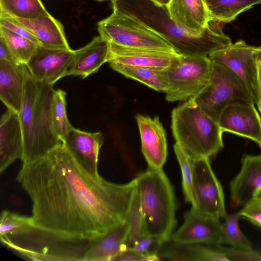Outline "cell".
I'll use <instances>...</instances> for the list:
<instances>
[{
	"instance_id": "8d00e7d4",
	"label": "cell",
	"mask_w": 261,
	"mask_h": 261,
	"mask_svg": "<svg viewBox=\"0 0 261 261\" xmlns=\"http://www.w3.org/2000/svg\"><path fill=\"white\" fill-rule=\"evenodd\" d=\"M116 260H154L149 256L141 253L133 247H126L122 250L114 258Z\"/></svg>"
},
{
	"instance_id": "e575fe53",
	"label": "cell",
	"mask_w": 261,
	"mask_h": 261,
	"mask_svg": "<svg viewBox=\"0 0 261 261\" xmlns=\"http://www.w3.org/2000/svg\"><path fill=\"white\" fill-rule=\"evenodd\" d=\"M0 26L5 28L38 45H41L34 34L13 17L0 15Z\"/></svg>"
},
{
	"instance_id": "f1b7e54d",
	"label": "cell",
	"mask_w": 261,
	"mask_h": 261,
	"mask_svg": "<svg viewBox=\"0 0 261 261\" xmlns=\"http://www.w3.org/2000/svg\"><path fill=\"white\" fill-rule=\"evenodd\" d=\"M66 95V92L61 89L54 90L50 105L53 128L62 141L73 127L67 115Z\"/></svg>"
},
{
	"instance_id": "f35d334b",
	"label": "cell",
	"mask_w": 261,
	"mask_h": 261,
	"mask_svg": "<svg viewBox=\"0 0 261 261\" xmlns=\"http://www.w3.org/2000/svg\"><path fill=\"white\" fill-rule=\"evenodd\" d=\"M256 65L258 72V102L257 105L258 110L261 114V66L257 62Z\"/></svg>"
},
{
	"instance_id": "6da1fadb",
	"label": "cell",
	"mask_w": 261,
	"mask_h": 261,
	"mask_svg": "<svg viewBox=\"0 0 261 261\" xmlns=\"http://www.w3.org/2000/svg\"><path fill=\"white\" fill-rule=\"evenodd\" d=\"M17 181L32 201V225L61 241H92L127 219L137 183L116 184L84 170L63 143L22 165Z\"/></svg>"
},
{
	"instance_id": "4316f807",
	"label": "cell",
	"mask_w": 261,
	"mask_h": 261,
	"mask_svg": "<svg viewBox=\"0 0 261 261\" xmlns=\"http://www.w3.org/2000/svg\"><path fill=\"white\" fill-rule=\"evenodd\" d=\"M0 15L26 19L49 14L41 0H0Z\"/></svg>"
},
{
	"instance_id": "52a82bcc",
	"label": "cell",
	"mask_w": 261,
	"mask_h": 261,
	"mask_svg": "<svg viewBox=\"0 0 261 261\" xmlns=\"http://www.w3.org/2000/svg\"><path fill=\"white\" fill-rule=\"evenodd\" d=\"M212 67L208 57L181 55L178 64L161 71L166 99L185 101L196 96L208 83Z\"/></svg>"
},
{
	"instance_id": "ab89813d",
	"label": "cell",
	"mask_w": 261,
	"mask_h": 261,
	"mask_svg": "<svg viewBox=\"0 0 261 261\" xmlns=\"http://www.w3.org/2000/svg\"><path fill=\"white\" fill-rule=\"evenodd\" d=\"M253 55L256 61H257L261 66V46L255 47Z\"/></svg>"
},
{
	"instance_id": "ba28073f",
	"label": "cell",
	"mask_w": 261,
	"mask_h": 261,
	"mask_svg": "<svg viewBox=\"0 0 261 261\" xmlns=\"http://www.w3.org/2000/svg\"><path fill=\"white\" fill-rule=\"evenodd\" d=\"M97 31L109 43L118 45L176 53L161 36L135 20L114 11L97 23Z\"/></svg>"
},
{
	"instance_id": "603a6c76",
	"label": "cell",
	"mask_w": 261,
	"mask_h": 261,
	"mask_svg": "<svg viewBox=\"0 0 261 261\" xmlns=\"http://www.w3.org/2000/svg\"><path fill=\"white\" fill-rule=\"evenodd\" d=\"M167 8L171 19L194 36L200 35L211 19L204 0H170Z\"/></svg>"
},
{
	"instance_id": "d590c367",
	"label": "cell",
	"mask_w": 261,
	"mask_h": 261,
	"mask_svg": "<svg viewBox=\"0 0 261 261\" xmlns=\"http://www.w3.org/2000/svg\"><path fill=\"white\" fill-rule=\"evenodd\" d=\"M238 212L241 217L261 227V200L254 198Z\"/></svg>"
},
{
	"instance_id": "7bdbcfd3",
	"label": "cell",
	"mask_w": 261,
	"mask_h": 261,
	"mask_svg": "<svg viewBox=\"0 0 261 261\" xmlns=\"http://www.w3.org/2000/svg\"><path fill=\"white\" fill-rule=\"evenodd\" d=\"M96 1H97L98 2H103V1H106V0H96Z\"/></svg>"
},
{
	"instance_id": "d6986e66",
	"label": "cell",
	"mask_w": 261,
	"mask_h": 261,
	"mask_svg": "<svg viewBox=\"0 0 261 261\" xmlns=\"http://www.w3.org/2000/svg\"><path fill=\"white\" fill-rule=\"evenodd\" d=\"M23 150L21 126L18 113L8 109L0 119V172L4 173Z\"/></svg>"
},
{
	"instance_id": "f546056e",
	"label": "cell",
	"mask_w": 261,
	"mask_h": 261,
	"mask_svg": "<svg viewBox=\"0 0 261 261\" xmlns=\"http://www.w3.org/2000/svg\"><path fill=\"white\" fill-rule=\"evenodd\" d=\"M240 217L239 212L226 215L224 222L222 223V244H228L239 249L252 250L251 243L239 227V219Z\"/></svg>"
},
{
	"instance_id": "2e32d148",
	"label": "cell",
	"mask_w": 261,
	"mask_h": 261,
	"mask_svg": "<svg viewBox=\"0 0 261 261\" xmlns=\"http://www.w3.org/2000/svg\"><path fill=\"white\" fill-rule=\"evenodd\" d=\"M62 142L84 170L94 177L100 176L97 168L103 142L100 132L90 133L72 127Z\"/></svg>"
},
{
	"instance_id": "74e56055",
	"label": "cell",
	"mask_w": 261,
	"mask_h": 261,
	"mask_svg": "<svg viewBox=\"0 0 261 261\" xmlns=\"http://www.w3.org/2000/svg\"><path fill=\"white\" fill-rule=\"evenodd\" d=\"M0 60L15 64H20L15 59L7 44L0 36Z\"/></svg>"
},
{
	"instance_id": "ac0fdd59",
	"label": "cell",
	"mask_w": 261,
	"mask_h": 261,
	"mask_svg": "<svg viewBox=\"0 0 261 261\" xmlns=\"http://www.w3.org/2000/svg\"><path fill=\"white\" fill-rule=\"evenodd\" d=\"M231 205L244 206L261 188V154L244 155L241 168L229 185Z\"/></svg>"
},
{
	"instance_id": "ee69618b",
	"label": "cell",
	"mask_w": 261,
	"mask_h": 261,
	"mask_svg": "<svg viewBox=\"0 0 261 261\" xmlns=\"http://www.w3.org/2000/svg\"><path fill=\"white\" fill-rule=\"evenodd\" d=\"M208 0H204V1L205 2V3Z\"/></svg>"
},
{
	"instance_id": "5b68a950",
	"label": "cell",
	"mask_w": 261,
	"mask_h": 261,
	"mask_svg": "<svg viewBox=\"0 0 261 261\" xmlns=\"http://www.w3.org/2000/svg\"><path fill=\"white\" fill-rule=\"evenodd\" d=\"M171 128L175 143L192 158L210 159L223 147V132L218 122L193 98L173 109Z\"/></svg>"
},
{
	"instance_id": "484cf974",
	"label": "cell",
	"mask_w": 261,
	"mask_h": 261,
	"mask_svg": "<svg viewBox=\"0 0 261 261\" xmlns=\"http://www.w3.org/2000/svg\"><path fill=\"white\" fill-rule=\"evenodd\" d=\"M115 71L125 76L136 80L158 91L164 92L166 84L160 70L147 67L108 63Z\"/></svg>"
},
{
	"instance_id": "8992f818",
	"label": "cell",
	"mask_w": 261,
	"mask_h": 261,
	"mask_svg": "<svg viewBox=\"0 0 261 261\" xmlns=\"http://www.w3.org/2000/svg\"><path fill=\"white\" fill-rule=\"evenodd\" d=\"M192 98L206 114L217 122L222 110L229 105H254L240 79L226 66L214 62L208 83Z\"/></svg>"
},
{
	"instance_id": "4dcf8cb0",
	"label": "cell",
	"mask_w": 261,
	"mask_h": 261,
	"mask_svg": "<svg viewBox=\"0 0 261 261\" xmlns=\"http://www.w3.org/2000/svg\"><path fill=\"white\" fill-rule=\"evenodd\" d=\"M0 36L3 38L16 60L27 64L38 44L0 26Z\"/></svg>"
},
{
	"instance_id": "e0dca14e",
	"label": "cell",
	"mask_w": 261,
	"mask_h": 261,
	"mask_svg": "<svg viewBox=\"0 0 261 261\" xmlns=\"http://www.w3.org/2000/svg\"><path fill=\"white\" fill-rule=\"evenodd\" d=\"M158 255L171 260L234 261V250L204 244H178L170 240L163 244Z\"/></svg>"
},
{
	"instance_id": "cb8c5ba5",
	"label": "cell",
	"mask_w": 261,
	"mask_h": 261,
	"mask_svg": "<svg viewBox=\"0 0 261 261\" xmlns=\"http://www.w3.org/2000/svg\"><path fill=\"white\" fill-rule=\"evenodd\" d=\"M14 18L31 32L41 45L54 48L71 49L63 25L50 14L32 19Z\"/></svg>"
},
{
	"instance_id": "7c38bea8",
	"label": "cell",
	"mask_w": 261,
	"mask_h": 261,
	"mask_svg": "<svg viewBox=\"0 0 261 261\" xmlns=\"http://www.w3.org/2000/svg\"><path fill=\"white\" fill-rule=\"evenodd\" d=\"M222 222L219 219L201 214L191 207L184 214L182 225L171 236L178 244H204L221 246Z\"/></svg>"
},
{
	"instance_id": "ffe728a7",
	"label": "cell",
	"mask_w": 261,
	"mask_h": 261,
	"mask_svg": "<svg viewBox=\"0 0 261 261\" xmlns=\"http://www.w3.org/2000/svg\"><path fill=\"white\" fill-rule=\"evenodd\" d=\"M28 68L24 64L0 60V98L8 109L19 113Z\"/></svg>"
},
{
	"instance_id": "44dd1931",
	"label": "cell",
	"mask_w": 261,
	"mask_h": 261,
	"mask_svg": "<svg viewBox=\"0 0 261 261\" xmlns=\"http://www.w3.org/2000/svg\"><path fill=\"white\" fill-rule=\"evenodd\" d=\"M129 223L126 219L102 236L89 242L81 256L83 261H113L127 247Z\"/></svg>"
},
{
	"instance_id": "7a4b0ae2",
	"label": "cell",
	"mask_w": 261,
	"mask_h": 261,
	"mask_svg": "<svg viewBox=\"0 0 261 261\" xmlns=\"http://www.w3.org/2000/svg\"><path fill=\"white\" fill-rule=\"evenodd\" d=\"M113 10L140 22L165 39L182 56L208 57L232 42L223 32L222 22L211 19L200 35L177 24L168 8L154 0H111Z\"/></svg>"
},
{
	"instance_id": "83f0119b",
	"label": "cell",
	"mask_w": 261,
	"mask_h": 261,
	"mask_svg": "<svg viewBox=\"0 0 261 261\" xmlns=\"http://www.w3.org/2000/svg\"><path fill=\"white\" fill-rule=\"evenodd\" d=\"M35 230L30 217L6 210L2 211L0 219L1 240L27 236Z\"/></svg>"
},
{
	"instance_id": "b9f144b4",
	"label": "cell",
	"mask_w": 261,
	"mask_h": 261,
	"mask_svg": "<svg viewBox=\"0 0 261 261\" xmlns=\"http://www.w3.org/2000/svg\"><path fill=\"white\" fill-rule=\"evenodd\" d=\"M254 198L261 200V188L256 192Z\"/></svg>"
},
{
	"instance_id": "1f68e13d",
	"label": "cell",
	"mask_w": 261,
	"mask_h": 261,
	"mask_svg": "<svg viewBox=\"0 0 261 261\" xmlns=\"http://www.w3.org/2000/svg\"><path fill=\"white\" fill-rule=\"evenodd\" d=\"M173 148L181 172L182 187L185 200L194 207L196 202L193 190L192 158L177 143L174 144Z\"/></svg>"
},
{
	"instance_id": "7402d4cb",
	"label": "cell",
	"mask_w": 261,
	"mask_h": 261,
	"mask_svg": "<svg viewBox=\"0 0 261 261\" xmlns=\"http://www.w3.org/2000/svg\"><path fill=\"white\" fill-rule=\"evenodd\" d=\"M110 43L100 35L94 37L84 46L74 50L73 59L66 73L85 79L97 72L108 62Z\"/></svg>"
},
{
	"instance_id": "4fadbf2b",
	"label": "cell",
	"mask_w": 261,
	"mask_h": 261,
	"mask_svg": "<svg viewBox=\"0 0 261 261\" xmlns=\"http://www.w3.org/2000/svg\"><path fill=\"white\" fill-rule=\"evenodd\" d=\"M218 123L223 132L249 139L261 148V117L254 105H229L221 111Z\"/></svg>"
},
{
	"instance_id": "5bb4252c",
	"label": "cell",
	"mask_w": 261,
	"mask_h": 261,
	"mask_svg": "<svg viewBox=\"0 0 261 261\" xmlns=\"http://www.w3.org/2000/svg\"><path fill=\"white\" fill-rule=\"evenodd\" d=\"M142 152L149 167L162 169L168 155L166 132L159 117L137 114Z\"/></svg>"
},
{
	"instance_id": "836d02e7",
	"label": "cell",
	"mask_w": 261,
	"mask_h": 261,
	"mask_svg": "<svg viewBox=\"0 0 261 261\" xmlns=\"http://www.w3.org/2000/svg\"><path fill=\"white\" fill-rule=\"evenodd\" d=\"M159 240L145 235L135 242L132 247L138 252L152 257L154 260L160 259L159 251L163 245Z\"/></svg>"
},
{
	"instance_id": "d6a6232c",
	"label": "cell",
	"mask_w": 261,
	"mask_h": 261,
	"mask_svg": "<svg viewBox=\"0 0 261 261\" xmlns=\"http://www.w3.org/2000/svg\"><path fill=\"white\" fill-rule=\"evenodd\" d=\"M127 220L129 226L127 246L132 247L136 241L145 236L137 186L131 199Z\"/></svg>"
},
{
	"instance_id": "9a60e30c",
	"label": "cell",
	"mask_w": 261,
	"mask_h": 261,
	"mask_svg": "<svg viewBox=\"0 0 261 261\" xmlns=\"http://www.w3.org/2000/svg\"><path fill=\"white\" fill-rule=\"evenodd\" d=\"M110 43L108 62L163 70L178 64L180 55L162 50L124 47Z\"/></svg>"
},
{
	"instance_id": "277c9868",
	"label": "cell",
	"mask_w": 261,
	"mask_h": 261,
	"mask_svg": "<svg viewBox=\"0 0 261 261\" xmlns=\"http://www.w3.org/2000/svg\"><path fill=\"white\" fill-rule=\"evenodd\" d=\"M145 235L164 243L176 226V199L173 186L162 169L150 167L136 177Z\"/></svg>"
},
{
	"instance_id": "60d3db41",
	"label": "cell",
	"mask_w": 261,
	"mask_h": 261,
	"mask_svg": "<svg viewBox=\"0 0 261 261\" xmlns=\"http://www.w3.org/2000/svg\"><path fill=\"white\" fill-rule=\"evenodd\" d=\"M155 2L158 3L159 4L161 5H163L164 6L168 7L169 3L170 2V0H154Z\"/></svg>"
},
{
	"instance_id": "9c48e42d",
	"label": "cell",
	"mask_w": 261,
	"mask_h": 261,
	"mask_svg": "<svg viewBox=\"0 0 261 261\" xmlns=\"http://www.w3.org/2000/svg\"><path fill=\"white\" fill-rule=\"evenodd\" d=\"M193 190L197 212L218 219L226 216L222 187L206 158H192Z\"/></svg>"
},
{
	"instance_id": "30bf717a",
	"label": "cell",
	"mask_w": 261,
	"mask_h": 261,
	"mask_svg": "<svg viewBox=\"0 0 261 261\" xmlns=\"http://www.w3.org/2000/svg\"><path fill=\"white\" fill-rule=\"evenodd\" d=\"M255 47L243 40L214 51L208 55L213 61L231 70L246 87L254 104L258 102V81Z\"/></svg>"
},
{
	"instance_id": "d4e9b609",
	"label": "cell",
	"mask_w": 261,
	"mask_h": 261,
	"mask_svg": "<svg viewBox=\"0 0 261 261\" xmlns=\"http://www.w3.org/2000/svg\"><path fill=\"white\" fill-rule=\"evenodd\" d=\"M205 4L211 19L227 23L253 6L261 4V0H208Z\"/></svg>"
},
{
	"instance_id": "3957f363",
	"label": "cell",
	"mask_w": 261,
	"mask_h": 261,
	"mask_svg": "<svg viewBox=\"0 0 261 261\" xmlns=\"http://www.w3.org/2000/svg\"><path fill=\"white\" fill-rule=\"evenodd\" d=\"M54 90L53 85L35 80L29 71L18 113L23 140L22 165L44 156L63 143L53 128L51 119Z\"/></svg>"
},
{
	"instance_id": "8fae6325",
	"label": "cell",
	"mask_w": 261,
	"mask_h": 261,
	"mask_svg": "<svg viewBox=\"0 0 261 261\" xmlns=\"http://www.w3.org/2000/svg\"><path fill=\"white\" fill-rule=\"evenodd\" d=\"M74 50L54 48L38 45L26 64L31 76L42 83L54 85L66 76Z\"/></svg>"
}]
</instances>
